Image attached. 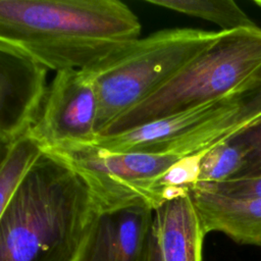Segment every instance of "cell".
<instances>
[{"label":"cell","instance_id":"obj_1","mask_svg":"<svg viewBox=\"0 0 261 261\" xmlns=\"http://www.w3.org/2000/svg\"><path fill=\"white\" fill-rule=\"evenodd\" d=\"M141 30L119 0H0V44L56 72L91 67Z\"/></svg>","mask_w":261,"mask_h":261},{"label":"cell","instance_id":"obj_2","mask_svg":"<svg viewBox=\"0 0 261 261\" xmlns=\"http://www.w3.org/2000/svg\"><path fill=\"white\" fill-rule=\"evenodd\" d=\"M101 212L84 179L45 152L0 212V261H76Z\"/></svg>","mask_w":261,"mask_h":261},{"label":"cell","instance_id":"obj_3","mask_svg":"<svg viewBox=\"0 0 261 261\" xmlns=\"http://www.w3.org/2000/svg\"><path fill=\"white\" fill-rule=\"evenodd\" d=\"M220 32L191 28L161 30L83 69L93 82L98 97V135L169 82L213 44Z\"/></svg>","mask_w":261,"mask_h":261},{"label":"cell","instance_id":"obj_4","mask_svg":"<svg viewBox=\"0 0 261 261\" xmlns=\"http://www.w3.org/2000/svg\"><path fill=\"white\" fill-rule=\"evenodd\" d=\"M260 64V28L221 31L213 44L158 91L113 120L99 137L121 134L217 100Z\"/></svg>","mask_w":261,"mask_h":261},{"label":"cell","instance_id":"obj_5","mask_svg":"<svg viewBox=\"0 0 261 261\" xmlns=\"http://www.w3.org/2000/svg\"><path fill=\"white\" fill-rule=\"evenodd\" d=\"M50 152L67 163L86 182L102 212L143 204L155 210L178 197L163 177L180 157L164 153H113L95 145Z\"/></svg>","mask_w":261,"mask_h":261},{"label":"cell","instance_id":"obj_6","mask_svg":"<svg viewBox=\"0 0 261 261\" xmlns=\"http://www.w3.org/2000/svg\"><path fill=\"white\" fill-rule=\"evenodd\" d=\"M98 97L83 69L57 71L31 133L46 151L93 145L98 135Z\"/></svg>","mask_w":261,"mask_h":261},{"label":"cell","instance_id":"obj_7","mask_svg":"<svg viewBox=\"0 0 261 261\" xmlns=\"http://www.w3.org/2000/svg\"><path fill=\"white\" fill-rule=\"evenodd\" d=\"M48 68L0 44V141L9 145L28 134L42 112Z\"/></svg>","mask_w":261,"mask_h":261},{"label":"cell","instance_id":"obj_8","mask_svg":"<svg viewBox=\"0 0 261 261\" xmlns=\"http://www.w3.org/2000/svg\"><path fill=\"white\" fill-rule=\"evenodd\" d=\"M153 214L143 204L101 212L76 261H150Z\"/></svg>","mask_w":261,"mask_h":261},{"label":"cell","instance_id":"obj_9","mask_svg":"<svg viewBox=\"0 0 261 261\" xmlns=\"http://www.w3.org/2000/svg\"><path fill=\"white\" fill-rule=\"evenodd\" d=\"M152 232L161 261H202L206 236L190 193L154 210Z\"/></svg>","mask_w":261,"mask_h":261},{"label":"cell","instance_id":"obj_10","mask_svg":"<svg viewBox=\"0 0 261 261\" xmlns=\"http://www.w3.org/2000/svg\"><path fill=\"white\" fill-rule=\"evenodd\" d=\"M190 196L206 234L218 231L238 244L261 246V199L221 197L196 184Z\"/></svg>","mask_w":261,"mask_h":261},{"label":"cell","instance_id":"obj_11","mask_svg":"<svg viewBox=\"0 0 261 261\" xmlns=\"http://www.w3.org/2000/svg\"><path fill=\"white\" fill-rule=\"evenodd\" d=\"M219 114L225 138L261 118V64L236 89L219 98Z\"/></svg>","mask_w":261,"mask_h":261},{"label":"cell","instance_id":"obj_12","mask_svg":"<svg viewBox=\"0 0 261 261\" xmlns=\"http://www.w3.org/2000/svg\"><path fill=\"white\" fill-rule=\"evenodd\" d=\"M45 152V147L31 130L1 147L0 212Z\"/></svg>","mask_w":261,"mask_h":261},{"label":"cell","instance_id":"obj_13","mask_svg":"<svg viewBox=\"0 0 261 261\" xmlns=\"http://www.w3.org/2000/svg\"><path fill=\"white\" fill-rule=\"evenodd\" d=\"M147 3L216 23L221 31L259 27L232 0H146Z\"/></svg>","mask_w":261,"mask_h":261},{"label":"cell","instance_id":"obj_14","mask_svg":"<svg viewBox=\"0 0 261 261\" xmlns=\"http://www.w3.org/2000/svg\"><path fill=\"white\" fill-rule=\"evenodd\" d=\"M244 156V146L236 135L215 145L201 157L197 182L233 178L241 168Z\"/></svg>","mask_w":261,"mask_h":261},{"label":"cell","instance_id":"obj_15","mask_svg":"<svg viewBox=\"0 0 261 261\" xmlns=\"http://www.w3.org/2000/svg\"><path fill=\"white\" fill-rule=\"evenodd\" d=\"M245 149V156L236 178L261 176V118L236 134Z\"/></svg>","mask_w":261,"mask_h":261},{"label":"cell","instance_id":"obj_16","mask_svg":"<svg viewBox=\"0 0 261 261\" xmlns=\"http://www.w3.org/2000/svg\"><path fill=\"white\" fill-rule=\"evenodd\" d=\"M201 189L221 197L231 199H261V176L236 178L221 181H198Z\"/></svg>","mask_w":261,"mask_h":261},{"label":"cell","instance_id":"obj_17","mask_svg":"<svg viewBox=\"0 0 261 261\" xmlns=\"http://www.w3.org/2000/svg\"><path fill=\"white\" fill-rule=\"evenodd\" d=\"M150 261H161L159 249H158L157 243L155 241V238L153 236V232H152V248H151V259H150Z\"/></svg>","mask_w":261,"mask_h":261},{"label":"cell","instance_id":"obj_18","mask_svg":"<svg viewBox=\"0 0 261 261\" xmlns=\"http://www.w3.org/2000/svg\"><path fill=\"white\" fill-rule=\"evenodd\" d=\"M254 3H255L256 5H258V6L261 8V0H255Z\"/></svg>","mask_w":261,"mask_h":261}]
</instances>
